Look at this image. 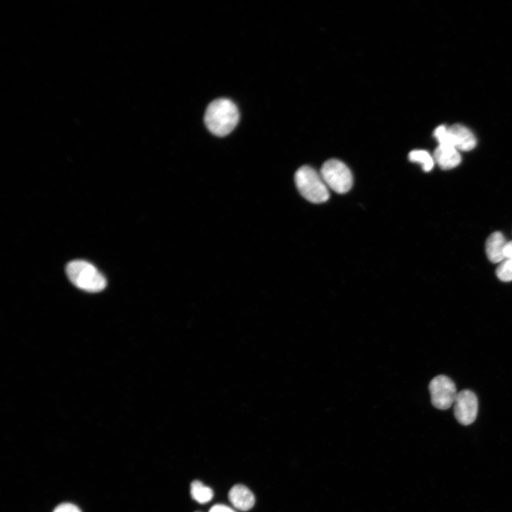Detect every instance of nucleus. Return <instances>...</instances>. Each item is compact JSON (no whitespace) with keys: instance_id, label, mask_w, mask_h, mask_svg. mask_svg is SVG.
Masks as SVG:
<instances>
[{"instance_id":"13","label":"nucleus","mask_w":512,"mask_h":512,"mask_svg":"<svg viewBox=\"0 0 512 512\" xmlns=\"http://www.w3.org/2000/svg\"><path fill=\"white\" fill-rule=\"evenodd\" d=\"M496 274L501 281H512V261L505 259L500 263L497 268Z\"/></svg>"},{"instance_id":"2","label":"nucleus","mask_w":512,"mask_h":512,"mask_svg":"<svg viewBox=\"0 0 512 512\" xmlns=\"http://www.w3.org/2000/svg\"><path fill=\"white\" fill-rule=\"evenodd\" d=\"M67 274L70 281L78 288L88 292H99L107 286V281L92 263L77 260L67 266Z\"/></svg>"},{"instance_id":"9","label":"nucleus","mask_w":512,"mask_h":512,"mask_svg":"<svg viewBox=\"0 0 512 512\" xmlns=\"http://www.w3.org/2000/svg\"><path fill=\"white\" fill-rule=\"evenodd\" d=\"M231 504L240 511H247L253 508L256 499L252 492L246 486L236 485L229 493Z\"/></svg>"},{"instance_id":"15","label":"nucleus","mask_w":512,"mask_h":512,"mask_svg":"<svg viewBox=\"0 0 512 512\" xmlns=\"http://www.w3.org/2000/svg\"><path fill=\"white\" fill-rule=\"evenodd\" d=\"M209 512H236L232 509L225 505L217 504L210 509Z\"/></svg>"},{"instance_id":"5","label":"nucleus","mask_w":512,"mask_h":512,"mask_svg":"<svg viewBox=\"0 0 512 512\" xmlns=\"http://www.w3.org/2000/svg\"><path fill=\"white\" fill-rule=\"evenodd\" d=\"M433 135L439 144L454 147L464 152L470 151L477 144L476 138L471 131L459 124L450 128L440 126L435 130Z\"/></svg>"},{"instance_id":"16","label":"nucleus","mask_w":512,"mask_h":512,"mask_svg":"<svg viewBox=\"0 0 512 512\" xmlns=\"http://www.w3.org/2000/svg\"><path fill=\"white\" fill-rule=\"evenodd\" d=\"M504 256L506 259L512 261V240L507 242L504 250Z\"/></svg>"},{"instance_id":"11","label":"nucleus","mask_w":512,"mask_h":512,"mask_svg":"<svg viewBox=\"0 0 512 512\" xmlns=\"http://www.w3.org/2000/svg\"><path fill=\"white\" fill-rule=\"evenodd\" d=\"M192 498L200 504H205L212 500L214 493L212 489L204 486L201 481H194L191 485Z\"/></svg>"},{"instance_id":"4","label":"nucleus","mask_w":512,"mask_h":512,"mask_svg":"<svg viewBox=\"0 0 512 512\" xmlns=\"http://www.w3.org/2000/svg\"><path fill=\"white\" fill-rule=\"evenodd\" d=\"M320 173L327 188L338 194L347 193L352 188L353 176L351 170L338 160L327 161Z\"/></svg>"},{"instance_id":"14","label":"nucleus","mask_w":512,"mask_h":512,"mask_svg":"<svg viewBox=\"0 0 512 512\" xmlns=\"http://www.w3.org/2000/svg\"><path fill=\"white\" fill-rule=\"evenodd\" d=\"M53 512H81L74 504L65 503L58 506Z\"/></svg>"},{"instance_id":"10","label":"nucleus","mask_w":512,"mask_h":512,"mask_svg":"<svg viewBox=\"0 0 512 512\" xmlns=\"http://www.w3.org/2000/svg\"><path fill=\"white\" fill-rule=\"evenodd\" d=\"M507 242L504 235L495 232L490 236L486 242V254L493 263H502L506 259L504 250Z\"/></svg>"},{"instance_id":"8","label":"nucleus","mask_w":512,"mask_h":512,"mask_svg":"<svg viewBox=\"0 0 512 512\" xmlns=\"http://www.w3.org/2000/svg\"><path fill=\"white\" fill-rule=\"evenodd\" d=\"M433 158L440 167L444 170L454 169L461 163L459 150L454 147L440 145L435 150Z\"/></svg>"},{"instance_id":"3","label":"nucleus","mask_w":512,"mask_h":512,"mask_svg":"<svg viewBox=\"0 0 512 512\" xmlns=\"http://www.w3.org/2000/svg\"><path fill=\"white\" fill-rule=\"evenodd\" d=\"M295 179L298 191L308 201L321 204L329 199V188L320 173L311 167H300L295 174Z\"/></svg>"},{"instance_id":"7","label":"nucleus","mask_w":512,"mask_h":512,"mask_svg":"<svg viewBox=\"0 0 512 512\" xmlns=\"http://www.w3.org/2000/svg\"><path fill=\"white\" fill-rule=\"evenodd\" d=\"M478 412V402L474 393L463 390L458 394L454 403V413L459 422L463 426L474 423Z\"/></svg>"},{"instance_id":"12","label":"nucleus","mask_w":512,"mask_h":512,"mask_svg":"<svg viewBox=\"0 0 512 512\" xmlns=\"http://www.w3.org/2000/svg\"><path fill=\"white\" fill-rule=\"evenodd\" d=\"M409 160L412 163H417L422 165L425 172H430L433 170L435 160L431 154L426 150H413L409 154Z\"/></svg>"},{"instance_id":"6","label":"nucleus","mask_w":512,"mask_h":512,"mask_svg":"<svg viewBox=\"0 0 512 512\" xmlns=\"http://www.w3.org/2000/svg\"><path fill=\"white\" fill-rule=\"evenodd\" d=\"M429 390L433 405L440 410L449 408L459 394L454 381L444 375L438 376L431 381Z\"/></svg>"},{"instance_id":"1","label":"nucleus","mask_w":512,"mask_h":512,"mask_svg":"<svg viewBox=\"0 0 512 512\" xmlns=\"http://www.w3.org/2000/svg\"><path fill=\"white\" fill-rule=\"evenodd\" d=\"M239 120V112L233 102L220 99L210 103L205 113L204 122L214 135L224 137L231 133Z\"/></svg>"}]
</instances>
